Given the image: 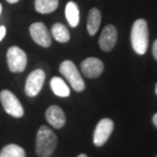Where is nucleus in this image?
I'll return each mask as SVG.
<instances>
[{
  "label": "nucleus",
  "instance_id": "f257e3e1",
  "mask_svg": "<svg viewBox=\"0 0 157 157\" xmlns=\"http://www.w3.org/2000/svg\"><path fill=\"white\" fill-rule=\"evenodd\" d=\"M131 43L134 51L137 54H145L148 48L149 34L148 26L145 20H137L133 25L131 31Z\"/></svg>",
  "mask_w": 157,
  "mask_h": 157
},
{
  "label": "nucleus",
  "instance_id": "f03ea898",
  "mask_svg": "<svg viewBox=\"0 0 157 157\" xmlns=\"http://www.w3.org/2000/svg\"><path fill=\"white\" fill-rule=\"evenodd\" d=\"M57 146V137L46 125H42L37 132L36 153L38 156L48 157L55 151Z\"/></svg>",
  "mask_w": 157,
  "mask_h": 157
},
{
  "label": "nucleus",
  "instance_id": "7ed1b4c3",
  "mask_svg": "<svg viewBox=\"0 0 157 157\" xmlns=\"http://www.w3.org/2000/svg\"><path fill=\"white\" fill-rule=\"evenodd\" d=\"M59 71L65 78L75 91L82 92L85 89V82L82 78L80 71L77 68L76 64L71 60H64L59 67Z\"/></svg>",
  "mask_w": 157,
  "mask_h": 157
},
{
  "label": "nucleus",
  "instance_id": "20e7f679",
  "mask_svg": "<svg viewBox=\"0 0 157 157\" xmlns=\"http://www.w3.org/2000/svg\"><path fill=\"white\" fill-rule=\"evenodd\" d=\"M8 68L11 73H23L26 70L28 58L26 52L17 46L9 47L6 52Z\"/></svg>",
  "mask_w": 157,
  "mask_h": 157
},
{
  "label": "nucleus",
  "instance_id": "39448f33",
  "mask_svg": "<svg viewBox=\"0 0 157 157\" xmlns=\"http://www.w3.org/2000/svg\"><path fill=\"white\" fill-rule=\"evenodd\" d=\"M0 100L3 106V109L6 113L17 118H20L24 115V107L17 99V97L9 90H2L0 93Z\"/></svg>",
  "mask_w": 157,
  "mask_h": 157
},
{
  "label": "nucleus",
  "instance_id": "423d86ee",
  "mask_svg": "<svg viewBox=\"0 0 157 157\" xmlns=\"http://www.w3.org/2000/svg\"><path fill=\"white\" fill-rule=\"evenodd\" d=\"M44 82H45V73L42 70H35L31 73L27 78L25 85V92L27 96L35 97L40 93Z\"/></svg>",
  "mask_w": 157,
  "mask_h": 157
},
{
  "label": "nucleus",
  "instance_id": "0eeeda50",
  "mask_svg": "<svg viewBox=\"0 0 157 157\" xmlns=\"http://www.w3.org/2000/svg\"><path fill=\"white\" fill-rule=\"evenodd\" d=\"M114 124L111 119L103 118L96 125L95 132H94L93 142L97 147H101L107 142L111 133L113 132Z\"/></svg>",
  "mask_w": 157,
  "mask_h": 157
},
{
  "label": "nucleus",
  "instance_id": "6e6552de",
  "mask_svg": "<svg viewBox=\"0 0 157 157\" xmlns=\"http://www.w3.org/2000/svg\"><path fill=\"white\" fill-rule=\"evenodd\" d=\"M30 34L33 40L38 45L44 47V48H48L49 46H51V34L48 32V29L43 23H34L31 25Z\"/></svg>",
  "mask_w": 157,
  "mask_h": 157
},
{
  "label": "nucleus",
  "instance_id": "1a4fd4ad",
  "mask_svg": "<svg viewBox=\"0 0 157 157\" xmlns=\"http://www.w3.org/2000/svg\"><path fill=\"white\" fill-rule=\"evenodd\" d=\"M104 64L99 58L89 57L81 63V71L85 77L89 78H98L103 73Z\"/></svg>",
  "mask_w": 157,
  "mask_h": 157
},
{
  "label": "nucleus",
  "instance_id": "9d476101",
  "mask_svg": "<svg viewBox=\"0 0 157 157\" xmlns=\"http://www.w3.org/2000/svg\"><path fill=\"white\" fill-rule=\"evenodd\" d=\"M117 42V31L112 25H108L103 29L99 38V46L103 51L108 52L114 48Z\"/></svg>",
  "mask_w": 157,
  "mask_h": 157
},
{
  "label": "nucleus",
  "instance_id": "9b49d317",
  "mask_svg": "<svg viewBox=\"0 0 157 157\" xmlns=\"http://www.w3.org/2000/svg\"><path fill=\"white\" fill-rule=\"evenodd\" d=\"M45 118L53 128H61L65 124V114L57 105H51L45 112Z\"/></svg>",
  "mask_w": 157,
  "mask_h": 157
},
{
  "label": "nucleus",
  "instance_id": "f8f14e48",
  "mask_svg": "<svg viewBox=\"0 0 157 157\" xmlns=\"http://www.w3.org/2000/svg\"><path fill=\"white\" fill-rule=\"evenodd\" d=\"M100 24H101V12L99 9L92 8L89 11V15H88V21H87V30L88 33L91 36H94L99 30Z\"/></svg>",
  "mask_w": 157,
  "mask_h": 157
},
{
  "label": "nucleus",
  "instance_id": "ddd939ff",
  "mask_svg": "<svg viewBox=\"0 0 157 157\" xmlns=\"http://www.w3.org/2000/svg\"><path fill=\"white\" fill-rule=\"evenodd\" d=\"M50 87L52 92L56 96L59 97H68L71 94V90L67 83L59 77H53L50 81Z\"/></svg>",
  "mask_w": 157,
  "mask_h": 157
},
{
  "label": "nucleus",
  "instance_id": "4468645a",
  "mask_svg": "<svg viewBox=\"0 0 157 157\" xmlns=\"http://www.w3.org/2000/svg\"><path fill=\"white\" fill-rule=\"evenodd\" d=\"M65 17L71 28H76L80 21V10L77 3L70 1L65 6Z\"/></svg>",
  "mask_w": 157,
  "mask_h": 157
},
{
  "label": "nucleus",
  "instance_id": "2eb2a0df",
  "mask_svg": "<svg viewBox=\"0 0 157 157\" xmlns=\"http://www.w3.org/2000/svg\"><path fill=\"white\" fill-rule=\"evenodd\" d=\"M51 36L54 38L57 42L60 43H67L70 41L71 34L67 28L60 23H56L51 28Z\"/></svg>",
  "mask_w": 157,
  "mask_h": 157
},
{
  "label": "nucleus",
  "instance_id": "dca6fc26",
  "mask_svg": "<svg viewBox=\"0 0 157 157\" xmlns=\"http://www.w3.org/2000/svg\"><path fill=\"white\" fill-rule=\"evenodd\" d=\"M59 0H35V9L39 13H51L58 7Z\"/></svg>",
  "mask_w": 157,
  "mask_h": 157
},
{
  "label": "nucleus",
  "instance_id": "f3484780",
  "mask_svg": "<svg viewBox=\"0 0 157 157\" xmlns=\"http://www.w3.org/2000/svg\"><path fill=\"white\" fill-rule=\"evenodd\" d=\"M0 157H26V152L21 147L14 144H9L1 150Z\"/></svg>",
  "mask_w": 157,
  "mask_h": 157
},
{
  "label": "nucleus",
  "instance_id": "a211bd4d",
  "mask_svg": "<svg viewBox=\"0 0 157 157\" xmlns=\"http://www.w3.org/2000/svg\"><path fill=\"white\" fill-rule=\"evenodd\" d=\"M5 34H6V29H5V27H4V26H1V27H0V42H1V40H2L3 38H4Z\"/></svg>",
  "mask_w": 157,
  "mask_h": 157
},
{
  "label": "nucleus",
  "instance_id": "6ab92c4d",
  "mask_svg": "<svg viewBox=\"0 0 157 157\" xmlns=\"http://www.w3.org/2000/svg\"><path fill=\"white\" fill-rule=\"evenodd\" d=\"M152 52H153V56H154V58L157 60V40H155V42L153 43Z\"/></svg>",
  "mask_w": 157,
  "mask_h": 157
},
{
  "label": "nucleus",
  "instance_id": "aec40b11",
  "mask_svg": "<svg viewBox=\"0 0 157 157\" xmlns=\"http://www.w3.org/2000/svg\"><path fill=\"white\" fill-rule=\"evenodd\" d=\"M152 121H153V124H154V125L157 128V113H155L154 115H153Z\"/></svg>",
  "mask_w": 157,
  "mask_h": 157
},
{
  "label": "nucleus",
  "instance_id": "412c9836",
  "mask_svg": "<svg viewBox=\"0 0 157 157\" xmlns=\"http://www.w3.org/2000/svg\"><path fill=\"white\" fill-rule=\"evenodd\" d=\"M8 3H11V4H13V3H17V2H18L20 0H6Z\"/></svg>",
  "mask_w": 157,
  "mask_h": 157
},
{
  "label": "nucleus",
  "instance_id": "4be33fe9",
  "mask_svg": "<svg viewBox=\"0 0 157 157\" xmlns=\"http://www.w3.org/2000/svg\"><path fill=\"white\" fill-rule=\"evenodd\" d=\"M78 157H88V156H87L86 154H80Z\"/></svg>",
  "mask_w": 157,
  "mask_h": 157
},
{
  "label": "nucleus",
  "instance_id": "5701e85b",
  "mask_svg": "<svg viewBox=\"0 0 157 157\" xmlns=\"http://www.w3.org/2000/svg\"><path fill=\"white\" fill-rule=\"evenodd\" d=\"M1 11H2V5H1V3H0V14H1Z\"/></svg>",
  "mask_w": 157,
  "mask_h": 157
},
{
  "label": "nucleus",
  "instance_id": "b1692460",
  "mask_svg": "<svg viewBox=\"0 0 157 157\" xmlns=\"http://www.w3.org/2000/svg\"><path fill=\"white\" fill-rule=\"evenodd\" d=\"M156 94H157V85H156Z\"/></svg>",
  "mask_w": 157,
  "mask_h": 157
},
{
  "label": "nucleus",
  "instance_id": "393cba45",
  "mask_svg": "<svg viewBox=\"0 0 157 157\" xmlns=\"http://www.w3.org/2000/svg\"><path fill=\"white\" fill-rule=\"evenodd\" d=\"M48 157H49V156H48Z\"/></svg>",
  "mask_w": 157,
  "mask_h": 157
}]
</instances>
